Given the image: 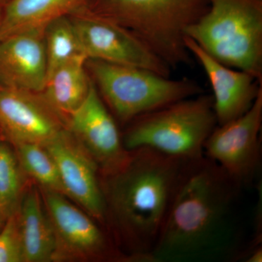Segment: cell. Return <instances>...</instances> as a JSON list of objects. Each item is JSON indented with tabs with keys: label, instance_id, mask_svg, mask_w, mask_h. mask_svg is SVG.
<instances>
[{
	"label": "cell",
	"instance_id": "1",
	"mask_svg": "<svg viewBox=\"0 0 262 262\" xmlns=\"http://www.w3.org/2000/svg\"><path fill=\"white\" fill-rule=\"evenodd\" d=\"M186 162L141 147L129 151L120 166L103 173L106 216L133 261H154L152 252Z\"/></svg>",
	"mask_w": 262,
	"mask_h": 262
},
{
	"label": "cell",
	"instance_id": "2",
	"mask_svg": "<svg viewBox=\"0 0 262 262\" xmlns=\"http://www.w3.org/2000/svg\"><path fill=\"white\" fill-rule=\"evenodd\" d=\"M239 187L205 155L186 162L152 252L154 261H184L211 251L225 232Z\"/></svg>",
	"mask_w": 262,
	"mask_h": 262
},
{
	"label": "cell",
	"instance_id": "3",
	"mask_svg": "<svg viewBox=\"0 0 262 262\" xmlns=\"http://www.w3.org/2000/svg\"><path fill=\"white\" fill-rule=\"evenodd\" d=\"M208 8L207 0H87L81 12L128 31L176 70L192 63L186 30Z\"/></svg>",
	"mask_w": 262,
	"mask_h": 262
},
{
	"label": "cell",
	"instance_id": "4",
	"mask_svg": "<svg viewBox=\"0 0 262 262\" xmlns=\"http://www.w3.org/2000/svg\"><path fill=\"white\" fill-rule=\"evenodd\" d=\"M207 1L186 36L217 61L262 80V0Z\"/></svg>",
	"mask_w": 262,
	"mask_h": 262
},
{
	"label": "cell",
	"instance_id": "5",
	"mask_svg": "<svg viewBox=\"0 0 262 262\" xmlns=\"http://www.w3.org/2000/svg\"><path fill=\"white\" fill-rule=\"evenodd\" d=\"M122 136L127 151L146 147L186 161L204 156L205 143L217 125L211 95L201 94L133 120Z\"/></svg>",
	"mask_w": 262,
	"mask_h": 262
},
{
	"label": "cell",
	"instance_id": "6",
	"mask_svg": "<svg viewBox=\"0 0 262 262\" xmlns=\"http://www.w3.org/2000/svg\"><path fill=\"white\" fill-rule=\"evenodd\" d=\"M94 83L105 104L122 122L203 94L189 79H172L138 67L88 59Z\"/></svg>",
	"mask_w": 262,
	"mask_h": 262
},
{
	"label": "cell",
	"instance_id": "7",
	"mask_svg": "<svg viewBox=\"0 0 262 262\" xmlns=\"http://www.w3.org/2000/svg\"><path fill=\"white\" fill-rule=\"evenodd\" d=\"M262 91L244 115L216 125L205 143L204 155L239 186L250 184L261 163Z\"/></svg>",
	"mask_w": 262,
	"mask_h": 262
},
{
	"label": "cell",
	"instance_id": "8",
	"mask_svg": "<svg viewBox=\"0 0 262 262\" xmlns=\"http://www.w3.org/2000/svg\"><path fill=\"white\" fill-rule=\"evenodd\" d=\"M81 51L88 59L99 60L151 71L170 77L172 69L128 31L84 12L70 15Z\"/></svg>",
	"mask_w": 262,
	"mask_h": 262
},
{
	"label": "cell",
	"instance_id": "9",
	"mask_svg": "<svg viewBox=\"0 0 262 262\" xmlns=\"http://www.w3.org/2000/svg\"><path fill=\"white\" fill-rule=\"evenodd\" d=\"M69 116L71 133L82 143L103 173L115 170L126 160L129 151L93 80L83 102Z\"/></svg>",
	"mask_w": 262,
	"mask_h": 262
},
{
	"label": "cell",
	"instance_id": "10",
	"mask_svg": "<svg viewBox=\"0 0 262 262\" xmlns=\"http://www.w3.org/2000/svg\"><path fill=\"white\" fill-rule=\"evenodd\" d=\"M37 94L8 88L0 91V128L14 145H45L64 130L61 115Z\"/></svg>",
	"mask_w": 262,
	"mask_h": 262
},
{
	"label": "cell",
	"instance_id": "11",
	"mask_svg": "<svg viewBox=\"0 0 262 262\" xmlns=\"http://www.w3.org/2000/svg\"><path fill=\"white\" fill-rule=\"evenodd\" d=\"M45 146L54 160L65 194L96 220L104 222L106 207L97 176L98 165L65 129Z\"/></svg>",
	"mask_w": 262,
	"mask_h": 262
},
{
	"label": "cell",
	"instance_id": "12",
	"mask_svg": "<svg viewBox=\"0 0 262 262\" xmlns=\"http://www.w3.org/2000/svg\"><path fill=\"white\" fill-rule=\"evenodd\" d=\"M184 42L192 58L203 67L211 84L217 125L232 121L246 113L262 91V80L217 61L187 36Z\"/></svg>",
	"mask_w": 262,
	"mask_h": 262
},
{
	"label": "cell",
	"instance_id": "13",
	"mask_svg": "<svg viewBox=\"0 0 262 262\" xmlns=\"http://www.w3.org/2000/svg\"><path fill=\"white\" fill-rule=\"evenodd\" d=\"M47 81L44 32H24L0 40L3 88L42 92Z\"/></svg>",
	"mask_w": 262,
	"mask_h": 262
},
{
	"label": "cell",
	"instance_id": "14",
	"mask_svg": "<svg viewBox=\"0 0 262 262\" xmlns=\"http://www.w3.org/2000/svg\"><path fill=\"white\" fill-rule=\"evenodd\" d=\"M43 195L56 234L55 258L59 252L75 256H107V242L94 221L60 193L44 189Z\"/></svg>",
	"mask_w": 262,
	"mask_h": 262
},
{
	"label": "cell",
	"instance_id": "15",
	"mask_svg": "<svg viewBox=\"0 0 262 262\" xmlns=\"http://www.w3.org/2000/svg\"><path fill=\"white\" fill-rule=\"evenodd\" d=\"M87 0H8L2 5L0 40L24 32H44L56 19L83 9Z\"/></svg>",
	"mask_w": 262,
	"mask_h": 262
},
{
	"label": "cell",
	"instance_id": "16",
	"mask_svg": "<svg viewBox=\"0 0 262 262\" xmlns=\"http://www.w3.org/2000/svg\"><path fill=\"white\" fill-rule=\"evenodd\" d=\"M18 214L24 261L46 262L54 259L57 251L56 234L35 188H31L24 194Z\"/></svg>",
	"mask_w": 262,
	"mask_h": 262
},
{
	"label": "cell",
	"instance_id": "17",
	"mask_svg": "<svg viewBox=\"0 0 262 262\" xmlns=\"http://www.w3.org/2000/svg\"><path fill=\"white\" fill-rule=\"evenodd\" d=\"M87 57L76 56L61 66L48 79L42 97L55 111L70 115L89 94L91 80L85 70Z\"/></svg>",
	"mask_w": 262,
	"mask_h": 262
},
{
	"label": "cell",
	"instance_id": "18",
	"mask_svg": "<svg viewBox=\"0 0 262 262\" xmlns=\"http://www.w3.org/2000/svg\"><path fill=\"white\" fill-rule=\"evenodd\" d=\"M44 38L47 80L61 66L76 56L83 55L70 16L62 17L48 24L44 31Z\"/></svg>",
	"mask_w": 262,
	"mask_h": 262
},
{
	"label": "cell",
	"instance_id": "19",
	"mask_svg": "<svg viewBox=\"0 0 262 262\" xmlns=\"http://www.w3.org/2000/svg\"><path fill=\"white\" fill-rule=\"evenodd\" d=\"M15 146L20 167L28 175L44 189L65 194L56 164L44 146L35 143H20Z\"/></svg>",
	"mask_w": 262,
	"mask_h": 262
},
{
	"label": "cell",
	"instance_id": "20",
	"mask_svg": "<svg viewBox=\"0 0 262 262\" xmlns=\"http://www.w3.org/2000/svg\"><path fill=\"white\" fill-rule=\"evenodd\" d=\"M22 186L21 167L17 155L0 141V208L9 215L17 210Z\"/></svg>",
	"mask_w": 262,
	"mask_h": 262
},
{
	"label": "cell",
	"instance_id": "21",
	"mask_svg": "<svg viewBox=\"0 0 262 262\" xmlns=\"http://www.w3.org/2000/svg\"><path fill=\"white\" fill-rule=\"evenodd\" d=\"M23 261V241L16 210L8 217L0 229V262Z\"/></svg>",
	"mask_w": 262,
	"mask_h": 262
},
{
	"label": "cell",
	"instance_id": "22",
	"mask_svg": "<svg viewBox=\"0 0 262 262\" xmlns=\"http://www.w3.org/2000/svg\"><path fill=\"white\" fill-rule=\"evenodd\" d=\"M245 261L246 262H261L262 248L261 245L252 247L248 254H245Z\"/></svg>",
	"mask_w": 262,
	"mask_h": 262
},
{
	"label": "cell",
	"instance_id": "23",
	"mask_svg": "<svg viewBox=\"0 0 262 262\" xmlns=\"http://www.w3.org/2000/svg\"><path fill=\"white\" fill-rule=\"evenodd\" d=\"M9 214L7 213L5 210L0 208V229H1L3 226L4 225L5 222H6L7 219L9 216Z\"/></svg>",
	"mask_w": 262,
	"mask_h": 262
},
{
	"label": "cell",
	"instance_id": "24",
	"mask_svg": "<svg viewBox=\"0 0 262 262\" xmlns=\"http://www.w3.org/2000/svg\"><path fill=\"white\" fill-rule=\"evenodd\" d=\"M7 0H0V5H3L5 3H6Z\"/></svg>",
	"mask_w": 262,
	"mask_h": 262
},
{
	"label": "cell",
	"instance_id": "25",
	"mask_svg": "<svg viewBox=\"0 0 262 262\" xmlns=\"http://www.w3.org/2000/svg\"><path fill=\"white\" fill-rule=\"evenodd\" d=\"M3 89H4V88H3V86L2 85L1 83H0V91H1V90H3Z\"/></svg>",
	"mask_w": 262,
	"mask_h": 262
},
{
	"label": "cell",
	"instance_id": "26",
	"mask_svg": "<svg viewBox=\"0 0 262 262\" xmlns=\"http://www.w3.org/2000/svg\"><path fill=\"white\" fill-rule=\"evenodd\" d=\"M0 7H2V6H1V5H0Z\"/></svg>",
	"mask_w": 262,
	"mask_h": 262
},
{
	"label": "cell",
	"instance_id": "27",
	"mask_svg": "<svg viewBox=\"0 0 262 262\" xmlns=\"http://www.w3.org/2000/svg\"><path fill=\"white\" fill-rule=\"evenodd\" d=\"M7 1H8V0H7ZM7 1H6V2H7Z\"/></svg>",
	"mask_w": 262,
	"mask_h": 262
}]
</instances>
